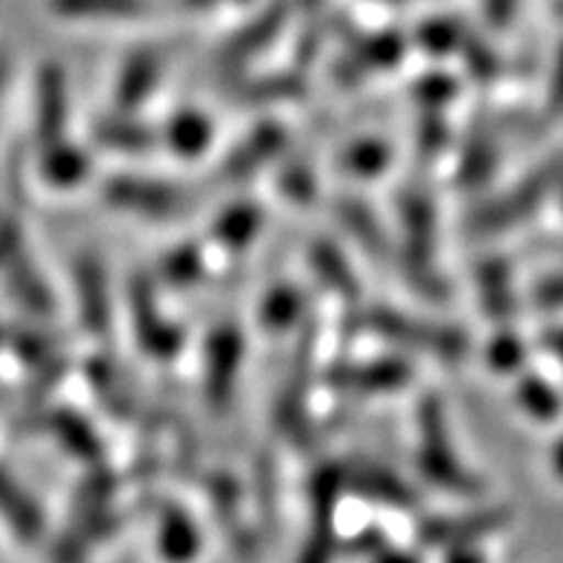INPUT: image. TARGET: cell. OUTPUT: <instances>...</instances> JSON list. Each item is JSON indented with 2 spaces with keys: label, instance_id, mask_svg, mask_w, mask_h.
I'll return each instance as SVG.
<instances>
[{
  "label": "cell",
  "instance_id": "obj_30",
  "mask_svg": "<svg viewBox=\"0 0 563 563\" xmlns=\"http://www.w3.org/2000/svg\"><path fill=\"white\" fill-rule=\"evenodd\" d=\"M161 550L169 561L186 563L198 552V532L184 512H166L161 523Z\"/></svg>",
  "mask_w": 563,
  "mask_h": 563
},
{
  "label": "cell",
  "instance_id": "obj_37",
  "mask_svg": "<svg viewBox=\"0 0 563 563\" xmlns=\"http://www.w3.org/2000/svg\"><path fill=\"white\" fill-rule=\"evenodd\" d=\"M532 303L538 309H563V272L550 275L532 289Z\"/></svg>",
  "mask_w": 563,
  "mask_h": 563
},
{
  "label": "cell",
  "instance_id": "obj_44",
  "mask_svg": "<svg viewBox=\"0 0 563 563\" xmlns=\"http://www.w3.org/2000/svg\"><path fill=\"white\" fill-rule=\"evenodd\" d=\"M178 7H184V9H195V12H200V9H212V7H218V0H178Z\"/></svg>",
  "mask_w": 563,
  "mask_h": 563
},
{
  "label": "cell",
  "instance_id": "obj_28",
  "mask_svg": "<svg viewBox=\"0 0 563 563\" xmlns=\"http://www.w3.org/2000/svg\"><path fill=\"white\" fill-rule=\"evenodd\" d=\"M393 161V146L380 137H366V141L352 143L341 155V166L355 178H375Z\"/></svg>",
  "mask_w": 563,
  "mask_h": 563
},
{
  "label": "cell",
  "instance_id": "obj_25",
  "mask_svg": "<svg viewBox=\"0 0 563 563\" xmlns=\"http://www.w3.org/2000/svg\"><path fill=\"white\" fill-rule=\"evenodd\" d=\"M52 435L55 441L64 446L66 452H71L80 461H98L100 457V441L92 432V427L78 418L75 412H55L49 421Z\"/></svg>",
  "mask_w": 563,
  "mask_h": 563
},
{
  "label": "cell",
  "instance_id": "obj_42",
  "mask_svg": "<svg viewBox=\"0 0 563 563\" xmlns=\"http://www.w3.org/2000/svg\"><path fill=\"white\" fill-rule=\"evenodd\" d=\"M446 563H484L481 552L472 550V543H464V547H452Z\"/></svg>",
  "mask_w": 563,
  "mask_h": 563
},
{
  "label": "cell",
  "instance_id": "obj_20",
  "mask_svg": "<svg viewBox=\"0 0 563 563\" xmlns=\"http://www.w3.org/2000/svg\"><path fill=\"white\" fill-rule=\"evenodd\" d=\"M95 141L107 150L118 152H146L157 143L155 129L146 123L129 118V114H118V118H103L95 126Z\"/></svg>",
  "mask_w": 563,
  "mask_h": 563
},
{
  "label": "cell",
  "instance_id": "obj_9",
  "mask_svg": "<svg viewBox=\"0 0 563 563\" xmlns=\"http://www.w3.org/2000/svg\"><path fill=\"white\" fill-rule=\"evenodd\" d=\"M0 518L7 521L14 538L26 543L37 541L43 536V527H46V515H43L37 498L14 478L7 466H0Z\"/></svg>",
  "mask_w": 563,
  "mask_h": 563
},
{
  "label": "cell",
  "instance_id": "obj_22",
  "mask_svg": "<svg viewBox=\"0 0 563 563\" xmlns=\"http://www.w3.org/2000/svg\"><path fill=\"white\" fill-rule=\"evenodd\" d=\"M261 223H264V212L255 203H238V207H229L227 212L218 214L212 232L229 250H243L255 241Z\"/></svg>",
  "mask_w": 563,
  "mask_h": 563
},
{
  "label": "cell",
  "instance_id": "obj_2",
  "mask_svg": "<svg viewBox=\"0 0 563 563\" xmlns=\"http://www.w3.org/2000/svg\"><path fill=\"white\" fill-rule=\"evenodd\" d=\"M361 327L372 335L384 338V341L400 343V346L415 352H427V355H435L441 361H461L470 350V341L457 327L429 323L421 318H412V314L395 312V309H364Z\"/></svg>",
  "mask_w": 563,
  "mask_h": 563
},
{
  "label": "cell",
  "instance_id": "obj_23",
  "mask_svg": "<svg viewBox=\"0 0 563 563\" xmlns=\"http://www.w3.org/2000/svg\"><path fill=\"white\" fill-rule=\"evenodd\" d=\"M307 92V80L300 71H275L266 78L246 80L238 89V100L243 103H278V100L303 98Z\"/></svg>",
  "mask_w": 563,
  "mask_h": 563
},
{
  "label": "cell",
  "instance_id": "obj_26",
  "mask_svg": "<svg viewBox=\"0 0 563 563\" xmlns=\"http://www.w3.org/2000/svg\"><path fill=\"white\" fill-rule=\"evenodd\" d=\"M338 218L346 223L350 235L355 238L364 250H369L372 255H380V252H384V229H380L378 218H375V212H372L366 203H361V200H341V203H338Z\"/></svg>",
  "mask_w": 563,
  "mask_h": 563
},
{
  "label": "cell",
  "instance_id": "obj_49",
  "mask_svg": "<svg viewBox=\"0 0 563 563\" xmlns=\"http://www.w3.org/2000/svg\"><path fill=\"white\" fill-rule=\"evenodd\" d=\"M561 195H563V186H561Z\"/></svg>",
  "mask_w": 563,
  "mask_h": 563
},
{
  "label": "cell",
  "instance_id": "obj_18",
  "mask_svg": "<svg viewBox=\"0 0 563 563\" xmlns=\"http://www.w3.org/2000/svg\"><path fill=\"white\" fill-rule=\"evenodd\" d=\"M169 150L180 157H198L212 143V121L198 109H180L172 114L164 132Z\"/></svg>",
  "mask_w": 563,
  "mask_h": 563
},
{
  "label": "cell",
  "instance_id": "obj_17",
  "mask_svg": "<svg viewBox=\"0 0 563 563\" xmlns=\"http://www.w3.org/2000/svg\"><path fill=\"white\" fill-rule=\"evenodd\" d=\"M3 269H7V286L9 292L18 298V303H23L26 309H32L35 314H46L52 312V292L49 286H46V280L37 275V269L26 261V252H18V255H12L3 264Z\"/></svg>",
  "mask_w": 563,
  "mask_h": 563
},
{
  "label": "cell",
  "instance_id": "obj_4",
  "mask_svg": "<svg viewBox=\"0 0 563 563\" xmlns=\"http://www.w3.org/2000/svg\"><path fill=\"white\" fill-rule=\"evenodd\" d=\"M327 380L343 395H389L412 380V369L398 357H378L366 364L335 366Z\"/></svg>",
  "mask_w": 563,
  "mask_h": 563
},
{
  "label": "cell",
  "instance_id": "obj_38",
  "mask_svg": "<svg viewBox=\"0 0 563 563\" xmlns=\"http://www.w3.org/2000/svg\"><path fill=\"white\" fill-rule=\"evenodd\" d=\"M547 112L552 118H563V43L555 55V64H552L550 89H547Z\"/></svg>",
  "mask_w": 563,
  "mask_h": 563
},
{
  "label": "cell",
  "instance_id": "obj_39",
  "mask_svg": "<svg viewBox=\"0 0 563 563\" xmlns=\"http://www.w3.org/2000/svg\"><path fill=\"white\" fill-rule=\"evenodd\" d=\"M280 184H284V192L295 200H303L314 192L312 175H309L307 169H300V166L298 169L289 172V175H284V180H280Z\"/></svg>",
  "mask_w": 563,
  "mask_h": 563
},
{
  "label": "cell",
  "instance_id": "obj_14",
  "mask_svg": "<svg viewBox=\"0 0 563 563\" xmlns=\"http://www.w3.org/2000/svg\"><path fill=\"white\" fill-rule=\"evenodd\" d=\"M286 26V3H272L264 12L257 14L255 21L246 29H241L223 49V64L243 66L255 60L257 55H264L266 46L275 43V37L284 32Z\"/></svg>",
  "mask_w": 563,
  "mask_h": 563
},
{
  "label": "cell",
  "instance_id": "obj_32",
  "mask_svg": "<svg viewBox=\"0 0 563 563\" xmlns=\"http://www.w3.org/2000/svg\"><path fill=\"white\" fill-rule=\"evenodd\" d=\"M300 312H303V295L292 286H280L269 298L264 300V309H261V321H264L266 329H289L298 323Z\"/></svg>",
  "mask_w": 563,
  "mask_h": 563
},
{
  "label": "cell",
  "instance_id": "obj_27",
  "mask_svg": "<svg viewBox=\"0 0 563 563\" xmlns=\"http://www.w3.org/2000/svg\"><path fill=\"white\" fill-rule=\"evenodd\" d=\"M498 166V143L489 132H478L472 135L470 143H466L464 157H461V184L466 189L472 186H481Z\"/></svg>",
  "mask_w": 563,
  "mask_h": 563
},
{
  "label": "cell",
  "instance_id": "obj_1",
  "mask_svg": "<svg viewBox=\"0 0 563 563\" xmlns=\"http://www.w3.org/2000/svg\"><path fill=\"white\" fill-rule=\"evenodd\" d=\"M563 186V155L543 161L536 172H529L521 184L515 186L512 192L500 195L489 200L486 207L472 214V232L475 235H498L504 229L518 227L521 221H529L538 212L543 200L561 192Z\"/></svg>",
  "mask_w": 563,
  "mask_h": 563
},
{
  "label": "cell",
  "instance_id": "obj_8",
  "mask_svg": "<svg viewBox=\"0 0 563 563\" xmlns=\"http://www.w3.org/2000/svg\"><path fill=\"white\" fill-rule=\"evenodd\" d=\"M286 146V132L278 123H261L252 135L243 137L235 150L229 152L221 166L223 180H246L257 169H264L269 161L280 155Z\"/></svg>",
  "mask_w": 563,
  "mask_h": 563
},
{
  "label": "cell",
  "instance_id": "obj_35",
  "mask_svg": "<svg viewBox=\"0 0 563 563\" xmlns=\"http://www.w3.org/2000/svg\"><path fill=\"white\" fill-rule=\"evenodd\" d=\"M486 357H489V366H493L495 372L521 369L523 361H527V343L518 335H512V332H504V335H498L489 343Z\"/></svg>",
  "mask_w": 563,
  "mask_h": 563
},
{
  "label": "cell",
  "instance_id": "obj_11",
  "mask_svg": "<svg viewBox=\"0 0 563 563\" xmlns=\"http://www.w3.org/2000/svg\"><path fill=\"white\" fill-rule=\"evenodd\" d=\"M343 470V489L355 495H364L369 500H378L386 507L412 509L418 507V495L409 484L393 475V472L378 470V466H341Z\"/></svg>",
  "mask_w": 563,
  "mask_h": 563
},
{
  "label": "cell",
  "instance_id": "obj_34",
  "mask_svg": "<svg viewBox=\"0 0 563 563\" xmlns=\"http://www.w3.org/2000/svg\"><path fill=\"white\" fill-rule=\"evenodd\" d=\"M203 264H200V252L195 246H180V250L169 252L164 261V278L172 286H189L200 278Z\"/></svg>",
  "mask_w": 563,
  "mask_h": 563
},
{
  "label": "cell",
  "instance_id": "obj_5",
  "mask_svg": "<svg viewBox=\"0 0 563 563\" xmlns=\"http://www.w3.org/2000/svg\"><path fill=\"white\" fill-rule=\"evenodd\" d=\"M421 435L423 450L418 455V470L423 472V478L446 489V493L457 495H478L484 489L481 481L457 461V455H452L446 429H432V432H421Z\"/></svg>",
  "mask_w": 563,
  "mask_h": 563
},
{
  "label": "cell",
  "instance_id": "obj_12",
  "mask_svg": "<svg viewBox=\"0 0 563 563\" xmlns=\"http://www.w3.org/2000/svg\"><path fill=\"white\" fill-rule=\"evenodd\" d=\"M75 295H78L80 321L89 332L100 335L109 327V286L107 272L95 255H84L75 264Z\"/></svg>",
  "mask_w": 563,
  "mask_h": 563
},
{
  "label": "cell",
  "instance_id": "obj_29",
  "mask_svg": "<svg viewBox=\"0 0 563 563\" xmlns=\"http://www.w3.org/2000/svg\"><path fill=\"white\" fill-rule=\"evenodd\" d=\"M415 37L429 55H455V52L464 49L470 35H466L464 23L455 21V18H432V21L421 23Z\"/></svg>",
  "mask_w": 563,
  "mask_h": 563
},
{
  "label": "cell",
  "instance_id": "obj_41",
  "mask_svg": "<svg viewBox=\"0 0 563 563\" xmlns=\"http://www.w3.org/2000/svg\"><path fill=\"white\" fill-rule=\"evenodd\" d=\"M541 343H543V350L550 352V355L561 357L563 361V327H555V329H550V332H543Z\"/></svg>",
  "mask_w": 563,
  "mask_h": 563
},
{
  "label": "cell",
  "instance_id": "obj_45",
  "mask_svg": "<svg viewBox=\"0 0 563 563\" xmlns=\"http://www.w3.org/2000/svg\"><path fill=\"white\" fill-rule=\"evenodd\" d=\"M552 466H555V472L563 478V438L555 443V450H552Z\"/></svg>",
  "mask_w": 563,
  "mask_h": 563
},
{
  "label": "cell",
  "instance_id": "obj_43",
  "mask_svg": "<svg viewBox=\"0 0 563 563\" xmlns=\"http://www.w3.org/2000/svg\"><path fill=\"white\" fill-rule=\"evenodd\" d=\"M375 563H418V558L407 555V552H395V550H380L375 555Z\"/></svg>",
  "mask_w": 563,
  "mask_h": 563
},
{
  "label": "cell",
  "instance_id": "obj_7",
  "mask_svg": "<svg viewBox=\"0 0 563 563\" xmlns=\"http://www.w3.org/2000/svg\"><path fill=\"white\" fill-rule=\"evenodd\" d=\"M69 98H66V75L60 66H41L35 86V132L37 143H55L64 137Z\"/></svg>",
  "mask_w": 563,
  "mask_h": 563
},
{
  "label": "cell",
  "instance_id": "obj_47",
  "mask_svg": "<svg viewBox=\"0 0 563 563\" xmlns=\"http://www.w3.org/2000/svg\"><path fill=\"white\" fill-rule=\"evenodd\" d=\"M555 14L563 21V0H555Z\"/></svg>",
  "mask_w": 563,
  "mask_h": 563
},
{
  "label": "cell",
  "instance_id": "obj_33",
  "mask_svg": "<svg viewBox=\"0 0 563 563\" xmlns=\"http://www.w3.org/2000/svg\"><path fill=\"white\" fill-rule=\"evenodd\" d=\"M457 55L464 57L466 69L478 80H495L504 75V60H500L498 52L489 49L486 43L475 41V37H466L464 49L457 52Z\"/></svg>",
  "mask_w": 563,
  "mask_h": 563
},
{
  "label": "cell",
  "instance_id": "obj_3",
  "mask_svg": "<svg viewBox=\"0 0 563 563\" xmlns=\"http://www.w3.org/2000/svg\"><path fill=\"white\" fill-rule=\"evenodd\" d=\"M103 198L123 212L143 214V218H175L184 214L192 203L186 189L169 184V180L137 178V175H121L107 180Z\"/></svg>",
  "mask_w": 563,
  "mask_h": 563
},
{
  "label": "cell",
  "instance_id": "obj_6",
  "mask_svg": "<svg viewBox=\"0 0 563 563\" xmlns=\"http://www.w3.org/2000/svg\"><path fill=\"white\" fill-rule=\"evenodd\" d=\"M512 521L509 509H481V512L455 515V518H432L421 527V541L427 547H464L486 536H495Z\"/></svg>",
  "mask_w": 563,
  "mask_h": 563
},
{
  "label": "cell",
  "instance_id": "obj_16",
  "mask_svg": "<svg viewBox=\"0 0 563 563\" xmlns=\"http://www.w3.org/2000/svg\"><path fill=\"white\" fill-rule=\"evenodd\" d=\"M238 366H241V335L235 329H218L209 338L207 355V389L214 404H223L229 395Z\"/></svg>",
  "mask_w": 563,
  "mask_h": 563
},
{
  "label": "cell",
  "instance_id": "obj_10",
  "mask_svg": "<svg viewBox=\"0 0 563 563\" xmlns=\"http://www.w3.org/2000/svg\"><path fill=\"white\" fill-rule=\"evenodd\" d=\"M407 49V41L398 32H378V35H369L357 43L355 49L346 52L341 64H338V80L343 84H355V80L366 78V75H375L380 69H389L404 57Z\"/></svg>",
  "mask_w": 563,
  "mask_h": 563
},
{
  "label": "cell",
  "instance_id": "obj_36",
  "mask_svg": "<svg viewBox=\"0 0 563 563\" xmlns=\"http://www.w3.org/2000/svg\"><path fill=\"white\" fill-rule=\"evenodd\" d=\"M455 89V80L446 78V75H429V78H423L421 84L415 86V95H418V100L427 103L429 109H438L443 107L446 100H452Z\"/></svg>",
  "mask_w": 563,
  "mask_h": 563
},
{
  "label": "cell",
  "instance_id": "obj_15",
  "mask_svg": "<svg viewBox=\"0 0 563 563\" xmlns=\"http://www.w3.org/2000/svg\"><path fill=\"white\" fill-rule=\"evenodd\" d=\"M37 169L41 178L55 189H75L89 175V157L69 137H60L55 143H43Z\"/></svg>",
  "mask_w": 563,
  "mask_h": 563
},
{
  "label": "cell",
  "instance_id": "obj_48",
  "mask_svg": "<svg viewBox=\"0 0 563 563\" xmlns=\"http://www.w3.org/2000/svg\"><path fill=\"white\" fill-rule=\"evenodd\" d=\"M0 343H3V332H0Z\"/></svg>",
  "mask_w": 563,
  "mask_h": 563
},
{
  "label": "cell",
  "instance_id": "obj_46",
  "mask_svg": "<svg viewBox=\"0 0 563 563\" xmlns=\"http://www.w3.org/2000/svg\"><path fill=\"white\" fill-rule=\"evenodd\" d=\"M7 71H9V64H7V57L0 55V89H3V84H7Z\"/></svg>",
  "mask_w": 563,
  "mask_h": 563
},
{
  "label": "cell",
  "instance_id": "obj_40",
  "mask_svg": "<svg viewBox=\"0 0 563 563\" xmlns=\"http://www.w3.org/2000/svg\"><path fill=\"white\" fill-rule=\"evenodd\" d=\"M484 9H486V18H489V23L498 29H504L509 21H512L515 9H518V0H484Z\"/></svg>",
  "mask_w": 563,
  "mask_h": 563
},
{
  "label": "cell",
  "instance_id": "obj_31",
  "mask_svg": "<svg viewBox=\"0 0 563 563\" xmlns=\"http://www.w3.org/2000/svg\"><path fill=\"white\" fill-rule=\"evenodd\" d=\"M518 404L523 412H529L536 421H555L561 412V398L550 384L538 375H529L518 384Z\"/></svg>",
  "mask_w": 563,
  "mask_h": 563
},
{
  "label": "cell",
  "instance_id": "obj_21",
  "mask_svg": "<svg viewBox=\"0 0 563 563\" xmlns=\"http://www.w3.org/2000/svg\"><path fill=\"white\" fill-rule=\"evenodd\" d=\"M478 286L484 309L493 318L507 321L515 312V295H512V275H509L507 261H486L478 269Z\"/></svg>",
  "mask_w": 563,
  "mask_h": 563
},
{
  "label": "cell",
  "instance_id": "obj_13",
  "mask_svg": "<svg viewBox=\"0 0 563 563\" xmlns=\"http://www.w3.org/2000/svg\"><path fill=\"white\" fill-rule=\"evenodd\" d=\"M164 75V57L152 46H141L137 52L126 57V64L121 69V78L114 86V98L121 112H132V109L143 107L150 100L152 89Z\"/></svg>",
  "mask_w": 563,
  "mask_h": 563
},
{
  "label": "cell",
  "instance_id": "obj_24",
  "mask_svg": "<svg viewBox=\"0 0 563 563\" xmlns=\"http://www.w3.org/2000/svg\"><path fill=\"white\" fill-rule=\"evenodd\" d=\"M309 264H312V269L321 275V280L329 286V289H335L338 295H350V298H355L357 295L355 272H352L350 261L338 252L335 243H329V241L312 243V250H309Z\"/></svg>",
  "mask_w": 563,
  "mask_h": 563
},
{
  "label": "cell",
  "instance_id": "obj_19",
  "mask_svg": "<svg viewBox=\"0 0 563 563\" xmlns=\"http://www.w3.org/2000/svg\"><path fill=\"white\" fill-rule=\"evenodd\" d=\"M52 12L75 21H123L143 18L150 12V0H49Z\"/></svg>",
  "mask_w": 563,
  "mask_h": 563
}]
</instances>
